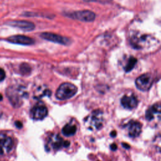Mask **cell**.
Here are the masks:
<instances>
[{"instance_id": "6da1fadb", "label": "cell", "mask_w": 161, "mask_h": 161, "mask_svg": "<svg viewBox=\"0 0 161 161\" xmlns=\"http://www.w3.org/2000/svg\"><path fill=\"white\" fill-rule=\"evenodd\" d=\"M103 112L99 109L92 111L85 119V124L91 131L101 130L104 123Z\"/></svg>"}, {"instance_id": "7a4b0ae2", "label": "cell", "mask_w": 161, "mask_h": 161, "mask_svg": "<svg viewBox=\"0 0 161 161\" xmlns=\"http://www.w3.org/2000/svg\"><path fill=\"white\" fill-rule=\"evenodd\" d=\"M77 89L74 84L65 82L62 84L56 91V97L60 100H65L73 97L77 92Z\"/></svg>"}, {"instance_id": "3957f363", "label": "cell", "mask_w": 161, "mask_h": 161, "mask_svg": "<svg viewBox=\"0 0 161 161\" xmlns=\"http://www.w3.org/2000/svg\"><path fill=\"white\" fill-rule=\"evenodd\" d=\"M65 142L59 135L52 134L50 135L47 143L45 145V150L47 152L54 150L57 151L62 148H65Z\"/></svg>"}, {"instance_id": "277c9868", "label": "cell", "mask_w": 161, "mask_h": 161, "mask_svg": "<svg viewBox=\"0 0 161 161\" xmlns=\"http://www.w3.org/2000/svg\"><path fill=\"white\" fill-rule=\"evenodd\" d=\"M7 96L12 104L15 107H18L22 104V99L25 96V92L20 89L11 88L7 92Z\"/></svg>"}, {"instance_id": "5b68a950", "label": "cell", "mask_w": 161, "mask_h": 161, "mask_svg": "<svg viewBox=\"0 0 161 161\" xmlns=\"http://www.w3.org/2000/svg\"><path fill=\"white\" fill-rule=\"evenodd\" d=\"M128 135L131 138H135L140 135L142 131V125L135 120H130L123 126Z\"/></svg>"}, {"instance_id": "8992f818", "label": "cell", "mask_w": 161, "mask_h": 161, "mask_svg": "<svg viewBox=\"0 0 161 161\" xmlns=\"http://www.w3.org/2000/svg\"><path fill=\"white\" fill-rule=\"evenodd\" d=\"M153 78L150 74H145L139 76L136 81V87L142 91H148L152 85Z\"/></svg>"}, {"instance_id": "52a82bcc", "label": "cell", "mask_w": 161, "mask_h": 161, "mask_svg": "<svg viewBox=\"0 0 161 161\" xmlns=\"http://www.w3.org/2000/svg\"><path fill=\"white\" fill-rule=\"evenodd\" d=\"M67 16L71 18L86 22H91L94 21L96 17L95 14L92 11L89 10L75 11L70 13Z\"/></svg>"}, {"instance_id": "ba28073f", "label": "cell", "mask_w": 161, "mask_h": 161, "mask_svg": "<svg viewBox=\"0 0 161 161\" xmlns=\"http://www.w3.org/2000/svg\"><path fill=\"white\" fill-rule=\"evenodd\" d=\"M48 114L47 108L42 103L34 106L30 111V116L35 120H42Z\"/></svg>"}, {"instance_id": "9c48e42d", "label": "cell", "mask_w": 161, "mask_h": 161, "mask_svg": "<svg viewBox=\"0 0 161 161\" xmlns=\"http://www.w3.org/2000/svg\"><path fill=\"white\" fill-rule=\"evenodd\" d=\"M160 104L155 103L151 106L145 112V118L148 121H160Z\"/></svg>"}, {"instance_id": "30bf717a", "label": "cell", "mask_w": 161, "mask_h": 161, "mask_svg": "<svg viewBox=\"0 0 161 161\" xmlns=\"http://www.w3.org/2000/svg\"><path fill=\"white\" fill-rule=\"evenodd\" d=\"M13 146V139L4 133H0V155L9 153Z\"/></svg>"}, {"instance_id": "8fae6325", "label": "cell", "mask_w": 161, "mask_h": 161, "mask_svg": "<svg viewBox=\"0 0 161 161\" xmlns=\"http://www.w3.org/2000/svg\"><path fill=\"white\" fill-rule=\"evenodd\" d=\"M41 37L45 40L62 45H68L70 42L67 38L52 33H43L41 34Z\"/></svg>"}, {"instance_id": "7c38bea8", "label": "cell", "mask_w": 161, "mask_h": 161, "mask_svg": "<svg viewBox=\"0 0 161 161\" xmlns=\"http://www.w3.org/2000/svg\"><path fill=\"white\" fill-rule=\"evenodd\" d=\"M7 41L12 43L23 45H30L34 43V40L32 38L25 35H20L9 36V38H8Z\"/></svg>"}, {"instance_id": "4fadbf2b", "label": "cell", "mask_w": 161, "mask_h": 161, "mask_svg": "<svg viewBox=\"0 0 161 161\" xmlns=\"http://www.w3.org/2000/svg\"><path fill=\"white\" fill-rule=\"evenodd\" d=\"M7 24L9 26L19 28L24 31H31L35 28V25L33 23L23 20L10 21H8Z\"/></svg>"}, {"instance_id": "5bb4252c", "label": "cell", "mask_w": 161, "mask_h": 161, "mask_svg": "<svg viewBox=\"0 0 161 161\" xmlns=\"http://www.w3.org/2000/svg\"><path fill=\"white\" fill-rule=\"evenodd\" d=\"M121 104L125 108L132 109L136 107L138 104V100L133 94L125 95L121 99Z\"/></svg>"}, {"instance_id": "9a60e30c", "label": "cell", "mask_w": 161, "mask_h": 161, "mask_svg": "<svg viewBox=\"0 0 161 161\" xmlns=\"http://www.w3.org/2000/svg\"><path fill=\"white\" fill-rule=\"evenodd\" d=\"M148 39L149 38L146 35H135L131 39V45L136 48H141L148 43Z\"/></svg>"}, {"instance_id": "2e32d148", "label": "cell", "mask_w": 161, "mask_h": 161, "mask_svg": "<svg viewBox=\"0 0 161 161\" xmlns=\"http://www.w3.org/2000/svg\"><path fill=\"white\" fill-rule=\"evenodd\" d=\"M77 131V126L75 125L69 123L64 126L62 129V134L65 136H74Z\"/></svg>"}, {"instance_id": "e0dca14e", "label": "cell", "mask_w": 161, "mask_h": 161, "mask_svg": "<svg viewBox=\"0 0 161 161\" xmlns=\"http://www.w3.org/2000/svg\"><path fill=\"white\" fill-rule=\"evenodd\" d=\"M136 63V59L133 57H131L130 58L129 60L128 61V63H127L125 67V71L128 72L130 70H131L133 69V68L135 67Z\"/></svg>"}, {"instance_id": "ac0fdd59", "label": "cell", "mask_w": 161, "mask_h": 161, "mask_svg": "<svg viewBox=\"0 0 161 161\" xmlns=\"http://www.w3.org/2000/svg\"><path fill=\"white\" fill-rule=\"evenodd\" d=\"M20 71L23 74H26L27 73H29L30 71V67L29 65L26 64H23L20 66Z\"/></svg>"}, {"instance_id": "d6986e66", "label": "cell", "mask_w": 161, "mask_h": 161, "mask_svg": "<svg viewBox=\"0 0 161 161\" xmlns=\"http://www.w3.org/2000/svg\"><path fill=\"white\" fill-rule=\"evenodd\" d=\"M5 76H6V74L4 70L0 67V82L4 80V79L5 78Z\"/></svg>"}, {"instance_id": "ffe728a7", "label": "cell", "mask_w": 161, "mask_h": 161, "mask_svg": "<svg viewBox=\"0 0 161 161\" xmlns=\"http://www.w3.org/2000/svg\"><path fill=\"white\" fill-rule=\"evenodd\" d=\"M110 148H111V149L113 151H115V150H117L118 147H117V145H116V143H112V144L110 145Z\"/></svg>"}, {"instance_id": "44dd1931", "label": "cell", "mask_w": 161, "mask_h": 161, "mask_svg": "<svg viewBox=\"0 0 161 161\" xmlns=\"http://www.w3.org/2000/svg\"><path fill=\"white\" fill-rule=\"evenodd\" d=\"M15 125H16V127H18V128H21L22 127V126H23V124L21 123V122H20V121H16V122L15 123Z\"/></svg>"}, {"instance_id": "7402d4cb", "label": "cell", "mask_w": 161, "mask_h": 161, "mask_svg": "<svg viewBox=\"0 0 161 161\" xmlns=\"http://www.w3.org/2000/svg\"><path fill=\"white\" fill-rule=\"evenodd\" d=\"M121 144H122V146H123L125 148H126V149H129V148H130V146L128 143H122Z\"/></svg>"}, {"instance_id": "603a6c76", "label": "cell", "mask_w": 161, "mask_h": 161, "mask_svg": "<svg viewBox=\"0 0 161 161\" xmlns=\"http://www.w3.org/2000/svg\"><path fill=\"white\" fill-rule=\"evenodd\" d=\"M116 134H117L116 131H114V130H113V131H112L111 132L110 135H111V137H115V136H116Z\"/></svg>"}, {"instance_id": "cb8c5ba5", "label": "cell", "mask_w": 161, "mask_h": 161, "mask_svg": "<svg viewBox=\"0 0 161 161\" xmlns=\"http://www.w3.org/2000/svg\"><path fill=\"white\" fill-rule=\"evenodd\" d=\"M2 99H3V96H2V95L0 94V101L2 100Z\"/></svg>"}]
</instances>
